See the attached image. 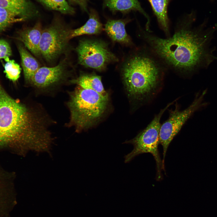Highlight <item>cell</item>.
<instances>
[{
    "label": "cell",
    "instance_id": "cell-1",
    "mask_svg": "<svg viewBox=\"0 0 217 217\" xmlns=\"http://www.w3.org/2000/svg\"><path fill=\"white\" fill-rule=\"evenodd\" d=\"M41 111L13 98L0 84V149L50 154L54 138Z\"/></svg>",
    "mask_w": 217,
    "mask_h": 217
},
{
    "label": "cell",
    "instance_id": "cell-2",
    "mask_svg": "<svg viewBox=\"0 0 217 217\" xmlns=\"http://www.w3.org/2000/svg\"><path fill=\"white\" fill-rule=\"evenodd\" d=\"M189 17L179 21L171 36L162 38L145 30L140 34L146 48L165 68L190 75L211 59L208 36L191 27Z\"/></svg>",
    "mask_w": 217,
    "mask_h": 217
},
{
    "label": "cell",
    "instance_id": "cell-3",
    "mask_svg": "<svg viewBox=\"0 0 217 217\" xmlns=\"http://www.w3.org/2000/svg\"><path fill=\"white\" fill-rule=\"evenodd\" d=\"M146 48L131 56L121 70L123 81L129 96L142 104L149 102L161 90L166 69Z\"/></svg>",
    "mask_w": 217,
    "mask_h": 217
},
{
    "label": "cell",
    "instance_id": "cell-4",
    "mask_svg": "<svg viewBox=\"0 0 217 217\" xmlns=\"http://www.w3.org/2000/svg\"><path fill=\"white\" fill-rule=\"evenodd\" d=\"M67 105L70 112L68 125L79 132L90 128L100 120L107 109L109 97L77 85L69 93Z\"/></svg>",
    "mask_w": 217,
    "mask_h": 217
},
{
    "label": "cell",
    "instance_id": "cell-5",
    "mask_svg": "<svg viewBox=\"0 0 217 217\" xmlns=\"http://www.w3.org/2000/svg\"><path fill=\"white\" fill-rule=\"evenodd\" d=\"M175 101L169 103L159 113L155 115L147 127L133 139L124 143L131 144L134 146L132 151L125 156L124 162L128 163L136 156L144 153H150L154 158L156 163L157 179L162 178V170L165 171V165L162 160L158 150L159 133L161 124L160 120L165 111Z\"/></svg>",
    "mask_w": 217,
    "mask_h": 217
},
{
    "label": "cell",
    "instance_id": "cell-6",
    "mask_svg": "<svg viewBox=\"0 0 217 217\" xmlns=\"http://www.w3.org/2000/svg\"><path fill=\"white\" fill-rule=\"evenodd\" d=\"M207 89L196 94L194 99L187 108L180 110L176 105L174 110L170 111L168 118L161 124L159 133V143L163 148L162 162L165 159L168 148L173 139L181 130L187 120L196 111L206 106L208 102H203Z\"/></svg>",
    "mask_w": 217,
    "mask_h": 217
},
{
    "label": "cell",
    "instance_id": "cell-7",
    "mask_svg": "<svg viewBox=\"0 0 217 217\" xmlns=\"http://www.w3.org/2000/svg\"><path fill=\"white\" fill-rule=\"evenodd\" d=\"M76 51L79 64L99 71L104 70L108 64L118 61L107 44L100 40L82 39L79 42Z\"/></svg>",
    "mask_w": 217,
    "mask_h": 217
},
{
    "label": "cell",
    "instance_id": "cell-8",
    "mask_svg": "<svg viewBox=\"0 0 217 217\" xmlns=\"http://www.w3.org/2000/svg\"><path fill=\"white\" fill-rule=\"evenodd\" d=\"M70 30L59 25L42 30L39 47L41 55L50 62L65 52L68 46Z\"/></svg>",
    "mask_w": 217,
    "mask_h": 217
},
{
    "label": "cell",
    "instance_id": "cell-9",
    "mask_svg": "<svg viewBox=\"0 0 217 217\" xmlns=\"http://www.w3.org/2000/svg\"><path fill=\"white\" fill-rule=\"evenodd\" d=\"M66 64L65 60L53 67H40L30 82L36 88L44 89L57 84L66 77Z\"/></svg>",
    "mask_w": 217,
    "mask_h": 217
},
{
    "label": "cell",
    "instance_id": "cell-10",
    "mask_svg": "<svg viewBox=\"0 0 217 217\" xmlns=\"http://www.w3.org/2000/svg\"><path fill=\"white\" fill-rule=\"evenodd\" d=\"M42 30L41 24L38 22L33 27L20 31L18 38L26 48L37 57L41 55L39 45Z\"/></svg>",
    "mask_w": 217,
    "mask_h": 217
},
{
    "label": "cell",
    "instance_id": "cell-11",
    "mask_svg": "<svg viewBox=\"0 0 217 217\" xmlns=\"http://www.w3.org/2000/svg\"><path fill=\"white\" fill-rule=\"evenodd\" d=\"M0 7L9 10L25 20L34 17L38 13L29 0H0Z\"/></svg>",
    "mask_w": 217,
    "mask_h": 217
},
{
    "label": "cell",
    "instance_id": "cell-12",
    "mask_svg": "<svg viewBox=\"0 0 217 217\" xmlns=\"http://www.w3.org/2000/svg\"><path fill=\"white\" fill-rule=\"evenodd\" d=\"M127 22L123 20H109L107 21L105 30L113 41L127 45L132 43L125 29Z\"/></svg>",
    "mask_w": 217,
    "mask_h": 217
},
{
    "label": "cell",
    "instance_id": "cell-13",
    "mask_svg": "<svg viewBox=\"0 0 217 217\" xmlns=\"http://www.w3.org/2000/svg\"><path fill=\"white\" fill-rule=\"evenodd\" d=\"M104 5L113 12H126L131 11H138L147 19L146 30L150 31V19L142 8L137 0H104Z\"/></svg>",
    "mask_w": 217,
    "mask_h": 217
},
{
    "label": "cell",
    "instance_id": "cell-14",
    "mask_svg": "<svg viewBox=\"0 0 217 217\" xmlns=\"http://www.w3.org/2000/svg\"><path fill=\"white\" fill-rule=\"evenodd\" d=\"M156 16L160 28L166 37L170 35L169 21L167 14L168 5L171 0H148Z\"/></svg>",
    "mask_w": 217,
    "mask_h": 217
},
{
    "label": "cell",
    "instance_id": "cell-15",
    "mask_svg": "<svg viewBox=\"0 0 217 217\" xmlns=\"http://www.w3.org/2000/svg\"><path fill=\"white\" fill-rule=\"evenodd\" d=\"M71 83L84 89L93 90L105 96H108L103 85L101 77L95 74H82L71 80Z\"/></svg>",
    "mask_w": 217,
    "mask_h": 217
},
{
    "label": "cell",
    "instance_id": "cell-16",
    "mask_svg": "<svg viewBox=\"0 0 217 217\" xmlns=\"http://www.w3.org/2000/svg\"><path fill=\"white\" fill-rule=\"evenodd\" d=\"M18 49L26 81L30 83L31 79L40 67L37 60L27 50L22 44H19Z\"/></svg>",
    "mask_w": 217,
    "mask_h": 217
},
{
    "label": "cell",
    "instance_id": "cell-17",
    "mask_svg": "<svg viewBox=\"0 0 217 217\" xmlns=\"http://www.w3.org/2000/svg\"><path fill=\"white\" fill-rule=\"evenodd\" d=\"M103 30L102 25L96 13L91 11L89 18L84 24L75 29L70 30L69 39L83 35L98 34Z\"/></svg>",
    "mask_w": 217,
    "mask_h": 217
},
{
    "label": "cell",
    "instance_id": "cell-18",
    "mask_svg": "<svg viewBox=\"0 0 217 217\" xmlns=\"http://www.w3.org/2000/svg\"><path fill=\"white\" fill-rule=\"evenodd\" d=\"M48 8L65 14H72L74 13V8L66 0H37Z\"/></svg>",
    "mask_w": 217,
    "mask_h": 217
},
{
    "label": "cell",
    "instance_id": "cell-19",
    "mask_svg": "<svg viewBox=\"0 0 217 217\" xmlns=\"http://www.w3.org/2000/svg\"><path fill=\"white\" fill-rule=\"evenodd\" d=\"M14 176L0 167V198L14 189Z\"/></svg>",
    "mask_w": 217,
    "mask_h": 217
},
{
    "label": "cell",
    "instance_id": "cell-20",
    "mask_svg": "<svg viewBox=\"0 0 217 217\" xmlns=\"http://www.w3.org/2000/svg\"><path fill=\"white\" fill-rule=\"evenodd\" d=\"M25 20L8 10L0 7V33L13 24Z\"/></svg>",
    "mask_w": 217,
    "mask_h": 217
},
{
    "label": "cell",
    "instance_id": "cell-21",
    "mask_svg": "<svg viewBox=\"0 0 217 217\" xmlns=\"http://www.w3.org/2000/svg\"><path fill=\"white\" fill-rule=\"evenodd\" d=\"M4 66V72L7 77L11 81L15 82L19 78L21 72L20 65L13 60L6 61Z\"/></svg>",
    "mask_w": 217,
    "mask_h": 217
},
{
    "label": "cell",
    "instance_id": "cell-22",
    "mask_svg": "<svg viewBox=\"0 0 217 217\" xmlns=\"http://www.w3.org/2000/svg\"><path fill=\"white\" fill-rule=\"evenodd\" d=\"M11 53L8 43L4 39L0 40V59H4L6 61L8 60Z\"/></svg>",
    "mask_w": 217,
    "mask_h": 217
},
{
    "label": "cell",
    "instance_id": "cell-23",
    "mask_svg": "<svg viewBox=\"0 0 217 217\" xmlns=\"http://www.w3.org/2000/svg\"><path fill=\"white\" fill-rule=\"evenodd\" d=\"M72 3L78 5L83 11L88 12L87 4L89 0H69Z\"/></svg>",
    "mask_w": 217,
    "mask_h": 217
}]
</instances>
